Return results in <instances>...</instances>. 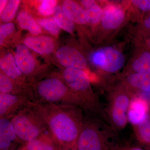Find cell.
<instances>
[{
	"instance_id": "1",
	"label": "cell",
	"mask_w": 150,
	"mask_h": 150,
	"mask_svg": "<svg viewBox=\"0 0 150 150\" xmlns=\"http://www.w3.org/2000/svg\"><path fill=\"white\" fill-rule=\"evenodd\" d=\"M28 105L44 120L49 133L60 148L76 145L84 119L82 108L74 105L32 101Z\"/></svg>"
},
{
	"instance_id": "2",
	"label": "cell",
	"mask_w": 150,
	"mask_h": 150,
	"mask_svg": "<svg viewBox=\"0 0 150 150\" xmlns=\"http://www.w3.org/2000/svg\"><path fill=\"white\" fill-rule=\"evenodd\" d=\"M30 86L33 102L74 105L82 108L80 100L56 75L32 83Z\"/></svg>"
},
{
	"instance_id": "3",
	"label": "cell",
	"mask_w": 150,
	"mask_h": 150,
	"mask_svg": "<svg viewBox=\"0 0 150 150\" xmlns=\"http://www.w3.org/2000/svg\"><path fill=\"white\" fill-rule=\"evenodd\" d=\"M56 75L80 100L83 110L90 113L98 112L99 101L93 90L88 73L83 70L65 69L61 74Z\"/></svg>"
},
{
	"instance_id": "4",
	"label": "cell",
	"mask_w": 150,
	"mask_h": 150,
	"mask_svg": "<svg viewBox=\"0 0 150 150\" xmlns=\"http://www.w3.org/2000/svg\"><path fill=\"white\" fill-rule=\"evenodd\" d=\"M103 7V17L93 33L97 43H103L112 38L130 20L127 1L121 3L100 2Z\"/></svg>"
},
{
	"instance_id": "5",
	"label": "cell",
	"mask_w": 150,
	"mask_h": 150,
	"mask_svg": "<svg viewBox=\"0 0 150 150\" xmlns=\"http://www.w3.org/2000/svg\"><path fill=\"white\" fill-rule=\"evenodd\" d=\"M11 120L22 146L49 133L44 120L28 104Z\"/></svg>"
},
{
	"instance_id": "6",
	"label": "cell",
	"mask_w": 150,
	"mask_h": 150,
	"mask_svg": "<svg viewBox=\"0 0 150 150\" xmlns=\"http://www.w3.org/2000/svg\"><path fill=\"white\" fill-rule=\"evenodd\" d=\"M91 61L102 74L111 75L119 73L126 64V57L120 47L105 45L93 51Z\"/></svg>"
},
{
	"instance_id": "7",
	"label": "cell",
	"mask_w": 150,
	"mask_h": 150,
	"mask_svg": "<svg viewBox=\"0 0 150 150\" xmlns=\"http://www.w3.org/2000/svg\"><path fill=\"white\" fill-rule=\"evenodd\" d=\"M135 95L119 85L110 91L108 115L110 122L115 129H123L128 123V109L131 100Z\"/></svg>"
},
{
	"instance_id": "8",
	"label": "cell",
	"mask_w": 150,
	"mask_h": 150,
	"mask_svg": "<svg viewBox=\"0 0 150 150\" xmlns=\"http://www.w3.org/2000/svg\"><path fill=\"white\" fill-rule=\"evenodd\" d=\"M102 132L97 121L91 117H84L76 143L78 150H107L106 137Z\"/></svg>"
},
{
	"instance_id": "9",
	"label": "cell",
	"mask_w": 150,
	"mask_h": 150,
	"mask_svg": "<svg viewBox=\"0 0 150 150\" xmlns=\"http://www.w3.org/2000/svg\"><path fill=\"white\" fill-rule=\"evenodd\" d=\"M13 55L18 67L27 78L30 84L35 82V77L39 76L40 71L30 49L23 43H21L16 46Z\"/></svg>"
},
{
	"instance_id": "10",
	"label": "cell",
	"mask_w": 150,
	"mask_h": 150,
	"mask_svg": "<svg viewBox=\"0 0 150 150\" xmlns=\"http://www.w3.org/2000/svg\"><path fill=\"white\" fill-rule=\"evenodd\" d=\"M55 56L60 64L65 69L86 71L88 68V59L83 52L78 47L72 46H62L56 50Z\"/></svg>"
},
{
	"instance_id": "11",
	"label": "cell",
	"mask_w": 150,
	"mask_h": 150,
	"mask_svg": "<svg viewBox=\"0 0 150 150\" xmlns=\"http://www.w3.org/2000/svg\"><path fill=\"white\" fill-rule=\"evenodd\" d=\"M133 55L118 78L135 73H150V50L143 43L135 42Z\"/></svg>"
},
{
	"instance_id": "12",
	"label": "cell",
	"mask_w": 150,
	"mask_h": 150,
	"mask_svg": "<svg viewBox=\"0 0 150 150\" xmlns=\"http://www.w3.org/2000/svg\"><path fill=\"white\" fill-rule=\"evenodd\" d=\"M30 101L24 95L0 93V118L11 119Z\"/></svg>"
},
{
	"instance_id": "13",
	"label": "cell",
	"mask_w": 150,
	"mask_h": 150,
	"mask_svg": "<svg viewBox=\"0 0 150 150\" xmlns=\"http://www.w3.org/2000/svg\"><path fill=\"white\" fill-rule=\"evenodd\" d=\"M122 86L134 95L138 93H150V73H135L119 78Z\"/></svg>"
},
{
	"instance_id": "14",
	"label": "cell",
	"mask_w": 150,
	"mask_h": 150,
	"mask_svg": "<svg viewBox=\"0 0 150 150\" xmlns=\"http://www.w3.org/2000/svg\"><path fill=\"white\" fill-rule=\"evenodd\" d=\"M150 103L139 95L133 97L128 111V120L133 126H137L144 121L150 112Z\"/></svg>"
},
{
	"instance_id": "15",
	"label": "cell",
	"mask_w": 150,
	"mask_h": 150,
	"mask_svg": "<svg viewBox=\"0 0 150 150\" xmlns=\"http://www.w3.org/2000/svg\"><path fill=\"white\" fill-rule=\"evenodd\" d=\"M23 43L30 50L43 56L52 54L55 51L56 46L54 38L42 35L28 36L23 40Z\"/></svg>"
},
{
	"instance_id": "16",
	"label": "cell",
	"mask_w": 150,
	"mask_h": 150,
	"mask_svg": "<svg viewBox=\"0 0 150 150\" xmlns=\"http://www.w3.org/2000/svg\"><path fill=\"white\" fill-rule=\"evenodd\" d=\"M19 144L22 145L11 119L0 118V150L15 149Z\"/></svg>"
},
{
	"instance_id": "17",
	"label": "cell",
	"mask_w": 150,
	"mask_h": 150,
	"mask_svg": "<svg viewBox=\"0 0 150 150\" xmlns=\"http://www.w3.org/2000/svg\"><path fill=\"white\" fill-rule=\"evenodd\" d=\"M1 72L11 79L22 84H30L26 77L19 69L12 53L8 52L0 59Z\"/></svg>"
},
{
	"instance_id": "18",
	"label": "cell",
	"mask_w": 150,
	"mask_h": 150,
	"mask_svg": "<svg viewBox=\"0 0 150 150\" xmlns=\"http://www.w3.org/2000/svg\"><path fill=\"white\" fill-rule=\"evenodd\" d=\"M79 3L85 12L88 24L94 32L99 26L104 14L102 4L94 0H82L79 1Z\"/></svg>"
},
{
	"instance_id": "19",
	"label": "cell",
	"mask_w": 150,
	"mask_h": 150,
	"mask_svg": "<svg viewBox=\"0 0 150 150\" xmlns=\"http://www.w3.org/2000/svg\"><path fill=\"white\" fill-rule=\"evenodd\" d=\"M62 7L67 15L75 24L81 26L88 25L85 12L79 2L66 0L62 2Z\"/></svg>"
},
{
	"instance_id": "20",
	"label": "cell",
	"mask_w": 150,
	"mask_h": 150,
	"mask_svg": "<svg viewBox=\"0 0 150 150\" xmlns=\"http://www.w3.org/2000/svg\"><path fill=\"white\" fill-rule=\"evenodd\" d=\"M130 20L137 23L150 15V0L127 1Z\"/></svg>"
},
{
	"instance_id": "21",
	"label": "cell",
	"mask_w": 150,
	"mask_h": 150,
	"mask_svg": "<svg viewBox=\"0 0 150 150\" xmlns=\"http://www.w3.org/2000/svg\"><path fill=\"white\" fill-rule=\"evenodd\" d=\"M17 21L21 28L28 30L33 35H40L43 33L42 28L38 23L36 18L28 11L23 10L19 12Z\"/></svg>"
},
{
	"instance_id": "22",
	"label": "cell",
	"mask_w": 150,
	"mask_h": 150,
	"mask_svg": "<svg viewBox=\"0 0 150 150\" xmlns=\"http://www.w3.org/2000/svg\"><path fill=\"white\" fill-rule=\"evenodd\" d=\"M60 148L48 133L23 145L21 149L22 150H58Z\"/></svg>"
},
{
	"instance_id": "23",
	"label": "cell",
	"mask_w": 150,
	"mask_h": 150,
	"mask_svg": "<svg viewBox=\"0 0 150 150\" xmlns=\"http://www.w3.org/2000/svg\"><path fill=\"white\" fill-rule=\"evenodd\" d=\"M53 16L61 29L71 35H74V23L67 15L62 8V6H57Z\"/></svg>"
},
{
	"instance_id": "24",
	"label": "cell",
	"mask_w": 150,
	"mask_h": 150,
	"mask_svg": "<svg viewBox=\"0 0 150 150\" xmlns=\"http://www.w3.org/2000/svg\"><path fill=\"white\" fill-rule=\"evenodd\" d=\"M131 30V34L134 36L135 42L150 37V15L137 23Z\"/></svg>"
},
{
	"instance_id": "25",
	"label": "cell",
	"mask_w": 150,
	"mask_h": 150,
	"mask_svg": "<svg viewBox=\"0 0 150 150\" xmlns=\"http://www.w3.org/2000/svg\"><path fill=\"white\" fill-rule=\"evenodd\" d=\"M135 128L140 142L150 146V112L144 121L135 126Z\"/></svg>"
},
{
	"instance_id": "26",
	"label": "cell",
	"mask_w": 150,
	"mask_h": 150,
	"mask_svg": "<svg viewBox=\"0 0 150 150\" xmlns=\"http://www.w3.org/2000/svg\"><path fill=\"white\" fill-rule=\"evenodd\" d=\"M36 19L41 28L45 30L54 37H58L61 29L57 24L54 16L41 17L37 18Z\"/></svg>"
},
{
	"instance_id": "27",
	"label": "cell",
	"mask_w": 150,
	"mask_h": 150,
	"mask_svg": "<svg viewBox=\"0 0 150 150\" xmlns=\"http://www.w3.org/2000/svg\"><path fill=\"white\" fill-rule=\"evenodd\" d=\"M21 1H8L5 8L1 13V20L4 23H10L16 16Z\"/></svg>"
},
{
	"instance_id": "28",
	"label": "cell",
	"mask_w": 150,
	"mask_h": 150,
	"mask_svg": "<svg viewBox=\"0 0 150 150\" xmlns=\"http://www.w3.org/2000/svg\"><path fill=\"white\" fill-rule=\"evenodd\" d=\"M38 13L43 17L51 16L56 10L58 1L55 0H43L36 2Z\"/></svg>"
},
{
	"instance_id": "29",
	"label": "cell",
	"mask_w": 150,
	"mask_h": 150,
	"mask_svg": "<svg viewBox=\"0 0 150 150\" xmlns=\"http://www.w3.org/2000/svg\"><path fill=\"white\" fill-rule=\"evenodd\" d=\"M15 31V25L13 23H3L0 26V43L1 46L5 43L7 39L13 35Z\"/></svg>"
},
{
	"instance_id": "30",
	"label": "cell",
	"mask_w": 150,
	"mask_h": 150,
	"mask_svg": "<svg viewBox=\"0 0 150 150\" xmlns=\"http://www.w3.org/2000/svg\"><path fill=\"white\" fill-rule=\"evenodd\" d=\"M139 42L143 43L149 50H150V37L145 38Z\"/></svg>"
},
{
	"instance_id": "31",
	"label": "cell",
	"mask_w": 150,
	"mask_h": 150,
	"mask_svg": "<svg viewBox=\"0 0 150 150\" xmlns=\"http://www.w3.org/2000/svg\"><path fill=\"white\" fill-rule=\"evenodd\" d=\"M8 1L6 0H1L0 1V13L4 10L7 4Z\"/></svg>"
},
{
	"instance_id": "32",
	"label": "cell",
	"mask_w": 150,
	"mask_h": 150,
	"mask_svg": "<svg viewBox=\"0 0 150 150\" xmlns=\"http://www.w3.org/2000/svg\"><path fill=\"white\" fill-rule=\"evenodd\" d=\"M58 150H79L78 148H77L76 145L72 147L67 148H60L58 149Z\"/></svg>"
},
{
	"instance_id": "33",
	"label": "cell",
	"mask_w": 150,
	"mask_h": 150,
	"mask_svg": "<svg viewBox=\"0 0 150 150\" xmlns=\"http://www.w3.org/2000/svg\"><path fill=\"white\" fill-rule=\"evenodd\" d=\"M128 150H144L142 148L139 147H132L129 149Z\"/></svg>"
},
{
	"instance_id": "34",
	"label": "cell",
	"mask_w": 150,
	"mask_h": 150,
	"mask_svg": "<svg viewBox=\"0 0 150 150\" xmlns=\"http://www.w3.org/2000/svg\"><path fill=\"white\" fill-rule=\"evenodd\" d=\"M10 150H22L21 149H12Z\"/></svg>"
},
{
	"instance_id": "35",
	"label": "cell",
	"mask_w": 150,
	"mask_h": 150,
	"mask_svg": "<svg viewBox=\"0 0 150 150\" xmlns=\"http://www.w3.org/2000/svg\"></svg>"
}]
</instances>
